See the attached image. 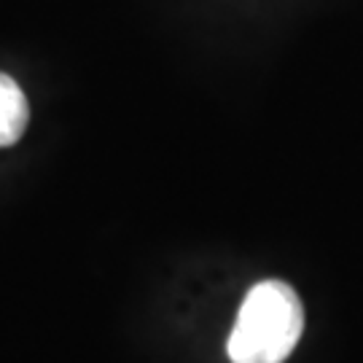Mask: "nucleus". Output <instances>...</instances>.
<instances>
[{
	"instance_id": "nucleus-1",
	"label": "nucleus",
	"mask_w": 363,
	"mask_h": 363,
	"mask_svg": "<svg viewBox=\"0 0 363 363\" xmlns=\"http://www.w3.org/2000/svg\"><path fill=\"white\" fill-rule=\"evenodd\" d=\"M304 328L296 291L283 280H264L247 291L226 345L232 363H283Z\"/></svg>"
},
{
	"instance_id": "nucleus-2",
	"label": "nucleus",
	"mask_w": 363,
	"mask_h": 363,
	"mask_svg": "<svg viewBox=\"0 0 363 363\" xmlns=\"http://www.w3.org/2000/svg\"><path fill=\"white\" fill-rule=\"evenodd\" d=\"M27 108L25 91L19 89V84L11 76L0 73V148L13 145L27 130Z\"/></svg>"
}]
</instances>
